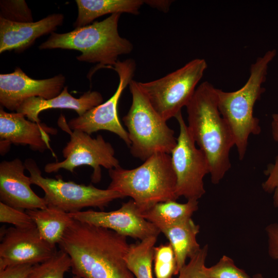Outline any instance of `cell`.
Returning a JSON list of instances; mask_svg holds the SVG:
<instances>
[{"mask_svg":"<svg viewBox=\"0 0 278 278\" xmlns=\"http://www.w3.org/2000/svg\"><path fill=\"white\" fill-rule=\"evenodd\" d=\"M58 245L80 278H134L125 260L127 237L111 230L73 218Z\"/></svg>","mask_w":278,"mask_h":278,"instance_id":"6da1fadb","label":"cell"},{"mask_svg":"<svg viewBox=\"0 0 278 278\" xmlns=\"http://www.w3.org/2000/svg\"><path fill=\"white\" fill-rule=\"evenodd\" d=\"M217 89L208 81L202 82L186 106L188 131L207 159L214 184H218L231 168L230 153L235 146L218 109Z\"/></svg>","mask_w":278,"mask_h":278,"instance_id":"7a4b0ae2","label":"cell"},{"mask_svg":"<svg viewBox=\"0 0 278 278\" xmlns=\"http://www.w3.org/2000/svg\"><path fill=\"white\" fill-rule=\"evenodd\" d=\"M121 13H113L106 19L75 28L64 33L52 32L40 46V49L62 48L79 50L78 61L98 63L90 75L98 69H112L121 55L130 54L133 46L118 31Z\"/></svg>","mask_w":278,"mask_h":278,"instance_id":"3957f363","label":"cell"},{"mask_svg":"<svg viewBox=\"0 0 278 278\" xmlns=\"http://www.w3.org/2000/svg\"><path fill=\"white\" fill-rule=\"evenodd\" d=\"M276 55L275 49L258 57L250 68V75L245 85L237 91L227 92L217 89L218 107L232 135L238 158L246 155L250 135L261 132L259 120L254 115V108L265 89L268 66Z\"/></svg>","mask_w":278,"mask_h":278,"instance_id":"277c9868","label":"cell"},{"mask_svg":"<svg viewBox=\"0 0 278 278\" xmlns=\"http://www.w3.org/2000/svg\"><path fill=\"white\" fill-rule=\"evenodd\" d=\"M108 189L130 197L142 214L155 204L176 200V177L170 154L157 153L131 169L120 166L109 170Z\"/></svg>","mask_w":278,"mask_h":278,"instance_id":"5b68a950","label":"cell"},{"mask_svg":"<svg viewBox=\"0 0 278 278\" xmlns=\"http://www.w3.org/2000/svg\"><path fill=\"white\" fill-rule=\"evenodd\" d=\"M129 87L132 103L123 120L131 143V154L143 161L157 153L170 154L177 142L174 131L152 107L137 81L132 80Z\"/></svg>","mask_w":278,"mask_h":278,"instance_id":"8992f818","label":"cell"},{"mask_svg":"<svg viewBox=\"0 0 278 278\" xmlns=\"http://www.w3.org/2000/svg\"><path fill=\"white\" fill-rule=\"evenodd\" d=\"M207 67L204 59L196 58L159 79L137 83L154 109L167 121L189 103Z\"/></svg>","mask_w":278,"mask_h":278,"instance_id":"52a82bcc","label":"cell"},{"mask_svg":"<svg viewBox=\"0 0 278 278\" xmlns=\"http://www.w3.org/2000/svg\"><path fill=\"white\" fill-rule=\"evenodd\" d=\"M24 164L30 174L32 184L38 186L44 192L43 198L47 206L56 207L67 213H75L87 207L102 209L112 201L124 198L116 191L99 189L92 184L64 181L60 176L56 179L45 178L32 159H26Z\"/></svg>","mask_w":278,"mask_h":278,"instance_id":"ba28073f","label":"cell"},{"mask_svg":"<svg viewBox=\"0 0 278 278\" xmlns=\"http://www.w3.org/2000/svg\"><path fill=\"white\" fill-rule=\"evenodd\" d=\"M58 125L70 134V140L62 150L65 159L46 164V172H56L61 169L73 172L80 166L89 165L93 169L92 182L96 183L101 180V167L109 170L120 166L118 160L115 157L114 148L102 135L93 138L81 130H71L62 114L58 119Z\"/></svg>","mask_w":278,"mask_h":278,"instance_id":"9c48e42d","label":"cell"},{"mask_svg":"<svg viewBox=\"0 0 278 278\" xmlns=\"http://www.w3.org/2000/svg\"><path fill=\"white\" fill-rule=\"evenodd\" d=\"M175 118L179 134L170 155L177 180L176 196L198 200L205 193L203 179L210 173L208 162L203 151L196 147L181 112Z\"/></svg>","mask_w":278,"mask_h":278,"instance_id":"30bf717a","label":"cell"},{"mask_svg":"<svg viewBox=\"0 0 278 278\" xmlns=\"http://www.w3.org/2000/svg\"><path fill=\"white\" fill-rule=\"evenodd\" d=\"M112 69L119 77V83L114 94L105 102L71 119L67 124L71 130H81L89 135L100 130L111 132L118 135L129 147L131 143L128 133L122 126L118 115V105L125 89L133 80L136 63L132 59L123 61L118 60Z\"/></svg>","mask_w":278,"mask_h":278,"instance_id":"8fae6325","label":"cell"},{"mask_svg":"<svg viewBox=\"0 0 278 278\" xmlns=\"http://www.w3.org/2000/svg\"><path fill=\"white\" fill-rule=\"evenodd\" d=\"M68 214L75 220L107 228L140 241L150 236H158L161 233L153 223L142 216L132 199L123 203L119 208L110 212L89 210Z\"/></svg>","mask_w":278,"mask_h":278,"instance_id":"7c38bea8","label":"cell"},{"mask_svg":"<svg viewBox=\"0 0 278 278\" xmlns=\"http://www.w3.org/2000/svg\"><path fill=\"white\" fill-rule=\"evenodd\" d=\"M1 236L0 270L12 265L41 263L58 251L42 238L36 227L1 229Z\"/></svg>","mask_w":278,"mask_h":278,"instance_id":"4fadbf2b","label":"cell"},{"mask_svg":"<svg viewBox=\"0 0 278 278\" xmlns=\"http://www.w3.org/2000/svg\"><path fill=\"white\" fill-rule=\"evenodd\" d=\"M65 81V77L61 74L48 79H33L16 67L13 73L0 75L1 105L16 111L30 97L54 98L63 90Z\"/></svg>","mask_w":278,"mask_h":278,"instance_id":"5bb4252c","label":"cell"},{"mask_svg":"<svg viewBox=\"0 0 278 278\" xmlns=\"http://www.w3.org/2000/svg\"><path fill=\"white\" fill-rule=\"evenodd\" d=\"M20 113H8L0 109L1 154L5 153L11 144L29 145L31 149L43 152L51 150L49 135H56L57 130L44 123L25 118Z\"/></svg>","mask_w":278,"mask_h":278,"instance_id":"9a60e30c","label":"cell"},{"mask_svg":"<svg viewBox=\"0 0 278 278\" xmlns=\"http://www.w3.org/2000/svg\"><path fill=\"white\" fill-rule=\"evenodd\" d=\"M24 163L19 159L0 164V200L21 210L43 209L47 207L44 198L31 189V179L24 173Z\"/></svg>","mask_w":278,"mask_h":278,"instance_id":"2e32d148","label":"cell"},{"mask_svg":"<svg viewBox=\"0 0 278 278\" xmlns=\"http://www.w3.org/2000/svg\"><path fill=\"white\" fill-rule=\"evenodd\" d=\"M63 20V15L60 13L49 15L35 22H13L0 17V53L24 50L38 38L53 32Z\"/></svg>","mask_w":278,"mask_h":278,"instance_id":"e0dca14e","label":"cell"},{"mask_svg":"<svg viewBox=\"0 0 278 278\" xmlns=\"http://www.w3.org/2000/svg\"><path fill=\"white\" fill-rule=\"evenodd\" d=\"M103 102L102 95L97 91H89L77 98L72 96L67 86L56 97L46 99L32 97L25 100L16 110L25 115L28 120L41 123L39 115L42 111L50 109H65L75 111L81 116L88 111Z\"/></svg>","mask_w":278,"mask_h":278,"instance_id":"ac0fdd59","label":"cell"},{"mask_svg":"<svg viewBox=\"0 0 278 278\" xmlns=\"http://www.w3.org/2000/svg\"><path fill=\"white\" fill-rule=\"evenodd\" d=\"M78 14L75 28L90 25L95 19L107 14L127 13L137 15L143 0H76Z\"/></svg>","mask_w":278,"mask_h":278,"instance_id":"d6986e66","label":"cell"},{"mask_svg":"<svg viewBox=\"0 0 278 278\" xmlns=\"http://www.w3.org/2000/svg\"><path fill=\"white\" fill-rule=\"evenodd\" d=\"M200 227L192 219L161 231L171 245L176 257L177 271L186 264L187 258H191L201 249L197 240Z\"/></svg>","mask_w":278,"mask_h":278,"instance_id":"ffe728a7","label":"cell"},{"mask_svg":"<svg viewBox=\"0 0 278 278\" xmlns=\"http://www.w3.org/2000/svg\"><path fill=\"white\" fill-rule=\"evenodd\" d=\"M198 208V200H188L184 203L169 200L155 204L141 215L161 232L164 229L191 219Z\"/></svg>","mask_w":278,"mask_h":278,"instance_id":"44dd1931","label":"cell"},{"mask_svg":"<svg viewBox=\"0 0 278 278\" xmlns=\"http://www.w3.org/2000/svg\"><path fill=\"white\" fill-rule=\"evenodd\" d=\"M26 212L34 223L42 238L54 247L60 241L73 220L68 213L53 206Z\"/></svg>","mask_w":278,"mask_h":278,"instance_id":"7402d4cb","label":"cell"},{"mask_svg":"<svg viewBox=\"0 0 278 278\" xmlns=\"http://www.w3.org/2000/svg\"><path fill=\"white\" fill-rule=\"evenodd\" d=\"M158 236L148 237L130 244L125 256L129 269L136 278H153L152 264Z\"/></svg>","mask_w":278,"mask_h":278,"instance_id":"603a6c76","label":"cell"},{"mask_svg":"<svg viewBox=\"0 0 278 278\" xmlns=\"http://www.w3.org/2000/svg\"><path fill=\"white\" fill-rule=\"evenodd\" d=\"M70 269L69 255L60 249L50 258L34 265L27 278H64L65 273Z\"/></svg>","mask_w":278,"mask_h":278,"instance_id":"cb8c5ba5","label":"cell"},{"mask_svg":"<svg viewBox=\"0 0 278 278\" xmlns=\"http://www.w3.org/2000/svg\"><path fill=\"white\" fill-rule=\"evenodd\" d=\"M153 262L155 278H172L178 274L175 253L169 243L154 247Z\"/></svg>","mask_w":278,"mask_h":278,"instance_id":"d4e9b609","label":"cell"},{"mask_svg":"<svg viewBox=\"0 0 278 278\" xmlns=\"http://www.w3.org/2000/svg\"><path fill=\"white\" fill-rule=\"evenodd\" d=\"M1 16L6 20L17 22H32L30 9L25 1H1Z\"/></svg>","mask_w":278,"mask_h":278,"instance_id":"484cf974","label":"cell"},{"mask_svg":"<svg viewBox=\"0 0 278 278\" xmlns=\"http://www.w3.org/2000/svg\"><path fill=\"white\" fill-rule=\"evenodd\" d=\"M210 278H250L248 274L238 268L230 257L223 255L214 265L205 268Z\"/></svg>","mask_w":278,"mask_h":278,"instance_id":"4316f807","label":"cell"},{"mask_svg":"<svg viewBox=\"0 0 278 278\" xmlns=\"http://www.w3.org/2000/svg\"><path fill=\"white\" fill-rule=\"evenodd\" d=\"M0 222L13 224L19 229L36 227L30 216L24 210L15 208L0 202Z\"/></svg>","mask_w":278,"mask_h":278,"instance_id":"83f0119b","label":"cell"},{"mask_svg":"<svg viewBox=\"0 0 278 278\" xmlns=\"http://www.w3.org/2000/svg\"><path fill=\"white\" fill-rule=\"evenodd\" d=\"M207 252V245L201 248L180 270L178 278H210L205 270Z\"/></svg>","mask_w":278,"mask_h":278,"instance_id":"f1b7e54d","label":"cell"},{"mask_svg":"<svg viewBox=\"0 0 278 278\" xmlns=\"http://www.w3.org/2000/svg\"><path fill=\"white\" fill-rule=\"evenodd\" d=\"M264 173L266 179L262 188L266 192L273 194L274 205L278 208V155L273 162L268 165Z\"/></svg>","mask_w":278,"mask_h":278,"instance_id":"f546056e","label":"cell"},{"mask_svg":"<svg viewBox=\"0 0 278 278\" xmlns=\"http://www.w3.org/2000/svg\"><path fill=\"white\" fill-rule=\"evenodd\" d=\"M33 265L20 264L7 266L0 270V278H27Z\"/></svg>","mask_w":278,"mask_h":278,"instance_id":"4dcf8cb0","label":"cell"},{"mask_svg":"<svg viewBox=\"0 0 278 278\" xmlns=\"http://www.w3.org/2000/svg\"><path fill=\"white\" fill-rule=\"evenodd\" d=\"M268 238V249L269 255L278 260V224L271 223L266 228Z\"/></svg>","mask_w":278,"mask_h":278,"instance_id":"1f68e13d","label":"cell"},{"mask_svg":"<svg viewBox=\"0 0 278 278\" xmlns=\"http://www.w3.org/2000/svg\"><path fill=\"white\" fill-rule=\"evenodd\" d=\"M172 2L170 0H143L144 4L164 12L168 11Z\"/></svg>","mask_w":278,"mask_h":278,"instance_id":"d6a6232c","label":"cell"},{"mask_svg":"<svg viewBox=\"0 0 278 278\" xmlns=\"http://www.w3.org/2000/svg\"><path fill=\"white\" fill-rule=\"evenodd\" d=\"M271 133L273 140L278 143V112L272 115Z\"/></svg>","mask_w":278,"mask_h":278,"instance_id":"836d02e7","label":"cell"},{"mask_svg":"<svg viewBox=\"0 0 278 278\" xmlns=\"http://www.w3.org/2000/svg\"><path fill=\"white\" fill-rule=\"evenodd\" d=\"M252 278H264L263 275L260 273H257L254 275Z\"/></svg>","mask_w":278,"mask_h":278,"instance_id":"e575fe53","label":"cell"},{"mask_svg":"<svg viewBox=\"0 0 278 278\" xmlns=\"http://www.w3.org/2000/svg\"><path fill=\"white\" fill-rule=\"evenodd\" d=\"M73 278H80V277H79L77 276L74 275V276H73Z\"/></svg>","mask_w":278,"mask_h":278,"instance_id":"d590c367","label":"cell"}]
</instances>
